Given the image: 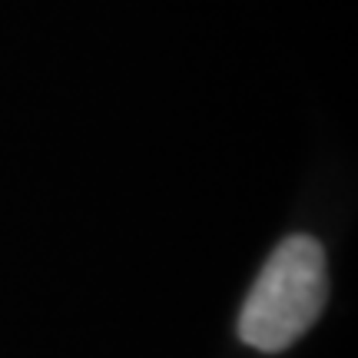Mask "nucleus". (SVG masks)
Masks as SVG:
<instances>
[{
	"mask_svg": "<svg viewBox=\"0 0 358 358\" xmlns=\"http://www.w3.org/2000/svg\"><path fill=\"white\" fill-rule=\"evenodd\" d=\"M325 252L308 236H289L268 256L239 312V338L259 352H285L325 308Z\"/></svg>",
	"mask_w": 358,
	"mask_h": 358,
	"instance_id": "f257e3e1",
	"label": "nucleus"
}]
</instances>
